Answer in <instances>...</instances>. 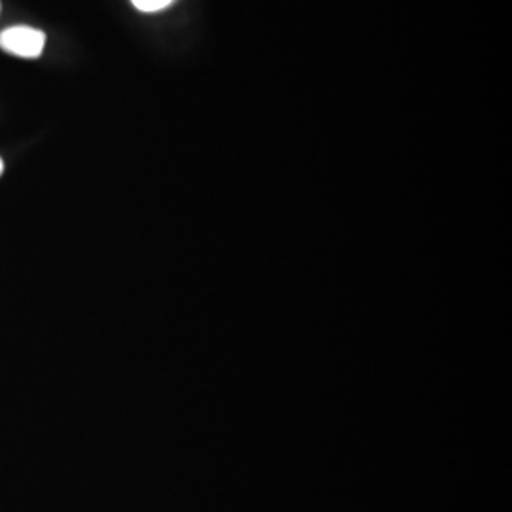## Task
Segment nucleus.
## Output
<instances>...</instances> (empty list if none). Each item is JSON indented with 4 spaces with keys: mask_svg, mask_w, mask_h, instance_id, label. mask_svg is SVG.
<instances>
[{
    "mask_svg": "<svg viewBox=\"0 0 512 512\" xmlns=\"http://www.w3.org/2000/svg\"><path fill=\"white\" fill-rule=\"evenodd\" d=\"M46 37L35 27H10L0 35V48L8 54L33 59L42 54Z\"/></svg>",
    "mask_w": 512,
    "mask_h": 512,
    "instance_id": "obj_1",
    "label": "nucleus"
},
{
    "mask_svg": "<svg viewBox=\"0 0 512 512\" xmlns=\"http://www.w3.org/2000/svg\"><path fill=\"white\" fill-rule=\"evenodd\" d=\"M131 2L141 12H160V10L167 8L173 0H131Z\"/></svg>",
    "mask_w": 512,
    "mask_h": 512,
    "instance_id": "obj_2",
    "label": "nucleus"
},
{
    "mask_svg": "<svg viewBox=\"0 0 512 512\" xmlns=\"http://www.w3.org/2000/svg\"><path fill=\"white\" fill-rule=\"evenodd\" d=\"M2 171H4V164H2V160H0V175H2Z\"/></svg>",
    "mask_w": 512,
    "mask_h": 512,
    "instance_id": "obj_3",
    "label": "nucleus"
}]
</instances>
